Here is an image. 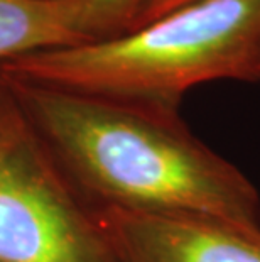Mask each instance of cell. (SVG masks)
<instances>
[{
  "label": "cell",
  "mask_w": 260,
  "mask_h": 262,
  "mask_svg": "<svg viewBox=\"0 0 260 262\" xmlns=\"http://www.w3.org/2000/svg\"><path fill=\"white\" fill-rule=\"evenodd\" d=\"M2 80L107 208L213 216L260 230L257 188L178 112Z\"/></svg>",
  "instance_id": "1"
},
{
  "label": "cell",
  "mask_w": 260,
  "mask_h": 262,
  "mask_svg": "<svg viewBox=\"0 0 260 262\" xmlns=\"http://www.w3.org/2000/svg\"><path fill=\"white\" fill-rule=\"evenodd\" d=\"M0 75L178 112L195 86L260 81V0H195L127 34L5 61Z\"/></svg>",
  "instance_id": "2"
},
{
  "label": "cell",
  "mask_w": 260,
  "mask_h": 262,
  "mask_svg": "<svg viewBox=\"0 0 260 262\" xmlns=\"http://www.w3.org/2000/svg\"><path fill=\"white\" fill-rule=\"evenodd\" d=\"M0 262H119L46 178L17 154L0 152Z\"/></svg>",
  "instance_id": "3"
},
{
  "label": "cell",
  "mask_w": 260,
  "mask_h": 262,
  "mask_svg": "<svg viewBox=\"0 0 260 262\" xmlns=\"http://www.w3.org/2000/svg\"><path fill=\"white\" fill-rule=\"evenodd\" d=\"M98 227L119 262H260V230L213 216L105 208Z\"/></svg>",
  "instance_id": "4"
},
{
  "label": "cell",
  "mask_w": 260,
  "mask_h": 262,
  "mask_svg": "<svg viewBox=\"0 0 260 262\" xmlns=\"http://www.w3.org/2000/svg\"><path fill=\"white\" fill-rule=\"evenodd\" d=\"M80 44L66 0H0V64Z\"/></svg>",
  "instance_id": "5"
},
{
  "label": "cell",
  "mask_w": 260,
  "mask_h": 262,
  "mask_svg": "<svg viewBox=\"0 0 260 262\" xmlns=\"http://www.w3.org/2000/svg\"><path fill=\"white\" fill-rule=\"evenodd\" d=\"M154 0H66L83 44L112 39L137 29Z\"/></svg>",
  "instance_id": "6"
},
{
  "label": "cell",
  "mask_w": 260,
  "mask_h": 262,
  "mask_svg": "<svg viewBox=\"0 0 260 262\" xmlns=\"http://www.w3.org/2000/svg\"><path fill=\"white\" fill-rule=\"evenodd\" d=\"M190 2H195V0H154V2L147 7L146 12H144L139 26H137V29L142 27V26L149 24V22L162 17V15H166V14L173 12V10L179 9V7H182V5H186Z\"/></svg>",
  "instance_id": "7"
},
{
  "label": "cell",
  "mask_w": 260,
  "mask_h": 262,
  "mask_svg": "<svg viewBox=\"0 0 260 262\" xmlns=\"http://www.w3.org/2000/svg\"><path fill=\"white\" fill-rule=\"evenodd\" d=\"M10 139H7V137H4V136H0V152H2L4 149H7L9 146H10Z\"/></svg>",
  "instance_id": "8"
}]
</instances>
